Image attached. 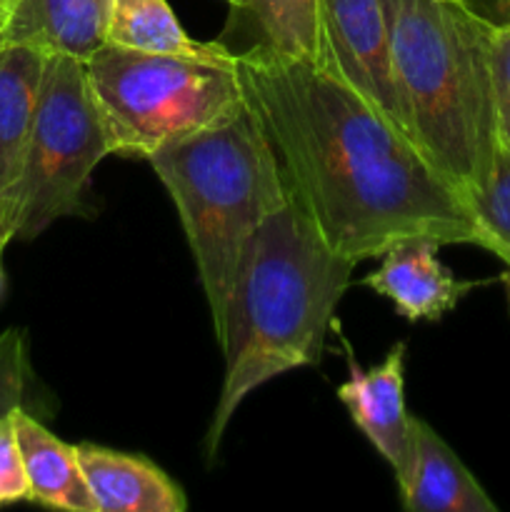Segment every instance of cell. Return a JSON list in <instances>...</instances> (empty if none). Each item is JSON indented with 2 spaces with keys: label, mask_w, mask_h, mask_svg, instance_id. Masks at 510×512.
<instances>
[{
  "label": "cell",
  "mask_w": 510,
  "mask_h": 512,
  "mask_svg": "<svg viewBox=\"0 0 510 512\" xmlns=\"http://www.w3.org/2000/svg\"><path fill=\"white\" fill-rule=\"evenodd\" d=\"M318 5L323 55L315 63L333 70L390 123L408 133L390 80L388 33L380 0H318Z\"/></svg>",
  "instance_id": "7"
},
{
  "label": "cell",
  "mask_w": 510,
  "mask_h": 512,
  "mask_svg": "<svg viewBox=\"0 0 510 512\" xmlns=\"http://www.w3.org/2000/svg\"><path fill=\"white\" fill-rule=\"evenodd\" d=\"M0 270H3V260H0Z\"/></svg>",
  "instance_id": "26"
},
{
  "label": "cell",
  "mask_w": 510,
  "mask_h": 512,
  "mask_svg": "<svg viewBox=\"0 0 510 512\" xmlns=\"http://www.w3.org/2000/svg\"><path fill=\"white\" fill-rule=\"evenodd\" d=\"M440 243L430 238H405L380 255V265L363 278L365 288L388 298L398 315L410 323L440 320L478 283L458 280L438 260Z\"/></svg>",
  "instance_id": "10"
},
{
  "label": "cell",
  "mask_w": 510,
  "mask_h": 512,
  "mask_svg": "<svg viewBox=\"0 0 510 512\" xmlns=\"http://www.w3.org/2000/svg\"><path fill=\"white\" fill-rule=\"evenodd\" d=\"M45 58L30 45L0 43V260L18 238L20 190Z\"/></svg>",
  "instance_id": "8"
},
{
  "label": "cell",
  "mask_w": 510,
  "mask_h": 512,
  "mask_svg": "<svg viewBox=\"0 0 510 512\" xmlns=\"http://www.w3.org/2000/svg\"><path fill=\"white\" fill-rule=\"evenodd\" d=\"M108 45L143 53L180 55L218 65L238 63L235 50L220 40L203 43L190 38L165 0H110Z\"/></svg>",
  "instance_id": "15"
},
{
  "label": "cell",
  "mask_w": 510,
  "mask_h": 512,
  "mask_svg": "<svg viewBox=\"0 0 510 512\" xmlns=\"http://www.w3.org/2000/svg\"><path fill=\"white\" fill-rule=\"evenodd\" d=\"M105 155L113 148L88 68L68 55H48L20 190L18 238L30 240L55 220L83 213L90 175Z\"/></svg>",
  "instance_id": "6"
},
{
  "label": "cell",
  "mask_w": 510,
  "mask_h": 512,
  "mask_svg": "<svg viewBox=\"0 0 510 512\" xmlns=\"http://www.w3.org/2000/svg\"><path fill=\"white\" fill-rule=\"evenodd\" d=\"M230 10L228 28L248 30L253 43L293 58L320 60L323 55L318 0H243Z\"/></svg>",
  "instance_id": "16"
},
{
  "label": "cell",
  "mask_w": 510,
  "mask_h": 512,
  "mask_svg": "<svg viewBox=\"0 0 510 512\" xmlns=\"http://www.w3.org/2000/svg\"><path fill=\"white\" fill-rule=\"evenodd\" d=\"M25 388H28V355H25L23 335L8 330L0 335V418L23 408Z\"/></svg>",
  "instance_id": "18"
},
{
  "label": "cell",
  "mask_w": 510,
  "mask_h": 512,
  "mask_svg": "<svg viewBox=\"0 0 510 512\" xmlns=\"http://www.w3.org/2000/svg\"><path fill=\"white\" fill-rule=\"evenodd\" d=\"M500 283L505 288V303H508V313H510V268H505V273L500 275Z\"/></svg>",
  "instance_id": "22"
},
{
  "label": "cell",
  "mask_w": 510,
  "mask_h": 512,
  "mask_svg": "<svg viewBox=\"0 0 510 512\" xmlns=\"http://www.w3.org/2000/svg\"><path fill=\"white\" fill-rule=\"evenodd\" d=\"M8 8H10V0L5 5H0V33H3V23H5V15H8Z\"/></svg>",
  "instance_id": "23"
},
{
  "label": "cell",
  "mask_w": 510,
  "mask_h": 512,
  "mask_svg": "<svg viewBox=\"0 0 510 512\" xmlns=\"http://www.w3.org/2000/svg\"><path fill=\"white\" fill-rule=\"evenodd\" d=\"M473 218L478 223L480 248L493 253L510 268V150L503 145L495 153L493 173L480 193L468 198Z\"/></svg>",
  "instance_id": "17"
},
{
  "label": "cell",
  "mask_w": 510,
  "mask_h": 512,
  "mask_svg": "<svg viewBox=\"0 0 510 512\" xmlns=\"http://www.w3.org/2000/svg\"><path fill=\"white\" fill-rule=\"evenodd\" d=\"M98 512H183L185 493L158 465L103 445H75Z\"/></svg>",
  "instance_id": "13"
},
{
  "label": "cell",
  "mask_w": 510,
  "mask_h": 512,
  "mask_svg": "<svg viewBox=\"0 0 510 512\" xmlns=\"http://www.w3.org/2000/svg\"><path fill=\"white\" fill-rule=\"evenodd\" d=\"M405 510L498 512L483 485L425 420L410 415V468L398 483Z\"/></svg>",
  "instance_id": "12"
},
{
  "label": "cell",
  "mask_w": 510,
  "mask_h": 512,
  "mask_svg": "<svg viewBox=\"0 0 510 512\" xmlns=\"http://www.w3.org/2000/svg\"><path fill=\"white\" fill-rule=\"evenodd\" d=\"M110 0H10L0 43L88 60L108 45Z\"/></svg>",
  "instance_id": "11"
},
{
  "label": "cell",
  "mask_w": 510,
  "mask_h": 512,
  "mask_svg": "<svg viewBox=\"0 0 510 512\" xmlns=\"http://www.w3.org/2000/svg\"><path fill=\"white\" fill-rule=\"evenodd\" d=\"M10 418H13L25 473L30 480V500L55 510L98 512L88 480L78 463L75 445L55 438L25 408H15Z\"/></svg>",
  "instance_id": "14"
},
{
  "label": "cell",
  "mask_w": 510,
  "mask_h": 512,
  "mask_svg": "<svg viewBox=\"0 0 510 512\" xmlns=\"http://www.w3.org/2000/svg\"><path fill=\"white\" fill-rule=\"evenodd\" d=\"M478 18H483L490 28H508L510 25V0H463Z\"/></svg>",
  "instance_id": "21"
},
{
  "label": "cell",
  "mask_w": 510,
  "mask_h": 512,
  "mask_svg": "<svg viewBox=\"0 0 510 512\" xmlns=\"http://www.w3.org/2000/svg\"><path fill=\"white\" fill-rule=\"evenodd\" d=\"M225 3H228V5H230V8H238V5H240V3H243V0H225Z\"/></svg>",
  "instance_id": "24"
},
{
  "label": "cell",
  "mask_w": 510,
  "mask_h": 512,
  "mask_svg": "<svg viewBox=\"0 0 510 512\" xmlns=\"http://www.w3.org/2000/svg\"><path fill=\"white\" fill-rule=\"evenodd\" d=\"M390 80L413 143L465 200L500 148L490 45L495 28L463 0H380Z\"/></svg>",
  "instance_id": "3"
},
{
  "label": "cell",
  "mask_w": 510,
  "mask_h": 512,
  "mask_svg": "<svg viewBox=\"0 0 510 512\" xmlns=\"http://www.w3.org/2000/svg\"><path fill=\"white\" fill-rule=\"evenodd\" d=\"M235 55L290 195L335 253L363 263L405 238L480 248L468 200L333 70L260 43Z\"/></svg>",
  "instance_id": "1"
},
{
  "label": "cell",
  "mask_w": 510,
  "mask_h": 512,
  "mask_svg": "<svg viewBox=\"0 0 510 512\" xmlns=\"http://www.w3.org/2000/svg\"><path fill=\"white\" fill-rule=\"evenodd\" d=\"M490 75H493L495 120H498V140L510 150V25L493 33L490 45Z\"/></svg>",
  "instance_id": "20"
},
{
  "label": "cell",
  "mask_w": 510,
  "mask_h": 512,
  "mask_svg": "<svg viewBox=\"0 0 510 512\" xmlns=\"http://www.w3.org/2000/svg\"><path fill=\"white\" fill-rule=\"evenodd\" d=\"M5 3H8V0H0V5H5Z\"/></svg>",
  "instance_id": "25"
},
{
  "label": "cell",
  "mask_w": 510,
  "mask_h": 512,
  "mask_svg": "<svg viewBox=\"0 0 510 512\" xmlns=\"http://www.w3.org/2000/svg\"><path fill=\"white\" fill-rule=\"evenodd\" d=\"M148 163L178 208L220 345L245 245L288 205V180L248 100L220 123L165 143Z\"/></svg>",
  "instance_id": "4"
},
{
  "label": "cell",
  "mask_w": 510,
  "mask_h": 512,
  "mask_svg": "<svg viewBox=\"0 0 510 512\" xmlns=\"http://www.w3.org/2000/svg\"><path fill=\"white\" fill-rule=\"evenodd\" d=\"M30 500V480L10 413L0 418V508Z\"/></svg>",
  "instance_id": "19"
},
{
  "label": "cell",
  "mask_w": 510,
  "mask_h": 512,
  "mask_svg": "<svg viewBox=\"0 0 510 512\" xmlns=\"http://www.w3.org/2000/svg\"><path fill=\"white\" fill-rule=\"evenodd\" d=\"M348 380L338 388V400L348 408L368 443L388 460L395 480H405L410 468V415L405 410V343H395L385 360L363 370L345 343Z\"/></svg>",
  "instance_id": "9"
},
{
  "label": "cell",
  "mask_w": 510,
  "mask_h": 512,
  "mask_svg": "<svg viewBox=\"0 0 510 512\" xmlns=\"http://www.w3.org/2000/svg\"><path fill=\"white\" fill-rule=\"evenodd\" d=\"M113 155L148 160L170 140L220 123L245 105L238 63L103 45L85 60Z\"/></svg>",
  "instance_id": "5"
},
{
  "label": "cell",
  "mask_w": 510,
  "mask_h": 512,
  "mask_svg": "<svg viewBox=\"0 0 510 512\" xmlns=\"http://www.w3.org/2000/svg\"><path fill=\"white\" fill-rule=\"evenodd\" d=\"M355 265L320 238L293 195L255 230L240 258L220 340L225 378L205 438L208 458H215L250 393L318 363Z\"/></svg>",
  "instance_id": "2"
}]
</instances>
